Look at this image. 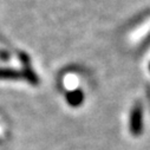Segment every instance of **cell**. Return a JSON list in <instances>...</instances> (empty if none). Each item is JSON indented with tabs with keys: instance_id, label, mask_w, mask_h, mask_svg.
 I'll list each match as a JSON object with an SVG mask.
<instances>
[{
	"instance_id": "obj_2",
	"label": "cell",
	"mask_w": 150,
	"mask_h": 150,
	"mask_svg": "<svg viewBox=\"0 0 150 150\" xmlns=\"http://www.w3.org/2000/svg\"><path fill=\"white\" fill-rule=\"evenodd\" d=\"M84 100V93L82 90L77 89V90H73L71 92L67 93L66 96V102L73 106V108H76V106H79Z\"/></svg>"
},
{
	"instance_id": "obj_1",
	"label": "cell",
	"mask_w": 150,
	"mask_h": 150,
	"mask_svg": "<svg viewBox=\"0 0 150 150\" xmlns=\"http://www.w3.org/2000/svg\"><path fill=\"white\" fill-rule=\"evenodd\" d=\"M129 129L131 135L135 137L139 136L143 131V108L141 103H136L130 111Z\"/></svg>"
},
{
	"instance_id": "obj_3",
	"label": "cell",
	"mask_w": 150,
	"mask_h": 150,
	"mask_svg": "<svg viewBox=\"0 0 150 150\" xmlns=\"http://www.w3.org/2000/svg\"><path fill=\"white\" fill-rule=\"evenodd\" d=\"M24 74L13 69H0V79H20Z\"/></svg>"
},
{
	"instance_id": "obj_4",
	"label": "cell",
	"mask_w": 150,
	"mask_h": 150,
	"mask_svg": "<svg viewBox=\"0 0 150 150\" xmlns=\"http://www.w3.org/2000/svg\"><path fill=\"white\" fill-rule=\"evenodd\" d=\"M149 70H150V64H149Z\"/></svg>"
}]
</instances>
